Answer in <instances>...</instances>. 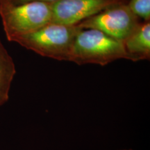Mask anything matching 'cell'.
<instances>
[{"instance_id":"obj_1","label":"cell","mask_w":150,"mask_h":150,"mask_svg":"<svg viewBox=\"0 0 150 150\" xmlns=\"http://www.w3.org/2000/svg\"><path fill=\"white\" fill-rule=\"evenodd\" d=\"M81 29L77 25L50 23L33 32L15 37L11 42L44 57L70 61L74 39Z\"/></svg>"},{"instance_id":"obj_2","label":"cell","mask_w":150,"mask_h":150,"mask_svg":"<svg viewBox=\"0 0 150 150\" xmlns=\"http://www.w3.org/2000/svg\"><path fill=\"white\" fill-rule=\"evenodd\" d=\"M118 59L129 60L122 41L96 29H81L76 34L71 62L79 65L97 64L104 66Z\"/></svg>"},{"instance_id":"obj_3","label":"cell","mask_w":150,"mask_h":150,"mask_svg":"<svg viewBox=\"0 0 150 150\" xmlns=\"http://www.w3.org/2000/svg\"><path fill=\"white\" fill-rule=\"evenodd\" d=\"M0 17L7 40L30 33L52 23V3L31 1L19 5L1 4Z\"/></svg>"},{"instance_id":"obj_4","label":"cell","mask_w":150,"mask_h":150,"mask_svg":"<svg viewBox=\"0 0 150 150\" xmlns=\"http://www.w3.org/2000/svg\"><path fill=\"white\" fill-rule=\"evenodd\" d=\"M127 2L122 1L110 6L80 22L77 26L81 29L98 30L123 42L140 22Z\"/></svg>"},{"instance_id":"obj_5","label":"cell","mask_w":150,"mask_h":150,"mask_svg":"<svg viewBox=\"0 0 150 150\" xmlns=\"http://www.w3.org/2000/svg\"><path fill=\"white\" fill-rule=\"evenodd\" d=\"M123 0H58L52 3V21L67 26L77 25L110 6Z\"/></svg>"},{"instance_id":"obj_6","label":"cell","mask_w":150,"mask_h":150,"mask_svg":"<svg viewBox=\"0 0 150 150\" xmlns=\"http://www.w3.org/2000/svg\"><path fill=\"white\" fill-rule=\"evenodd\" d=\"M129 60L137 62L150 59V21L140 22L123 41Z\"/></svg>"},{"instance_id":"obj_7","label":"cell","mask_w":150,"mask_h":150,"mask_svg":"<svg viewBox=\"0 0 150 150\" xmlns=\"http://www.w3.org/2000/svg\"><path fill=\"white\" fill-rule=\"evenodd\" d=\"M16 73L13 60L0 40V106L8 100L9 91Z\"/></svg>"},{"instance_id":"obj_8","label":"cell","mask_w":150,"mask_h":150,"mask_svg":"<svg viewBox=\"0 0 150 150\" xmlns=\"http://www.w3.org/2000/svg\"><path fill=\"white\" fill-rule=\"evenodd\" d=\"M127 4L138 18L150 21V0H129Z\"/></svg>"},{"instance_id":"obj_9","label":"cell","mask_w":150,"mask_h":150,"mask_svg":"<svg viewBox=\"0 0 150 150\" xmlns=\"http://www.w3.org/2000/svg\"><path fill=\"white\" fill-rule=\"evenodd\" d=\"M58 0H0L1 4H9V5H19L31 1H42V2L52 3Z\"/></svg>"},{"instance_id":"obj_10","label":"cell","mask_w":150,"mask_h":150,"mask_svg":"<svg viewBox=\"0 0 150 150\" xmlns=\"http://www.w3.org/2000/svg\"><path fill=\"white\" fill-rule=\"evenodd\" d=\"M122 150H133V149H122Z\"/></svg>"},{"instance_id":"obj_11","label":"cell","mask_w":150,"mask_h":150,"mask_svg":"<svg viewBox=\"0 0 150 150\" xmlns=\"http://www.w3.org/2000/svg\"><path fill=\"white\" fill-rule=\"evenodd\" d=\"M123 1H127V0H123Z\"/></svg>"}]
</instances>
